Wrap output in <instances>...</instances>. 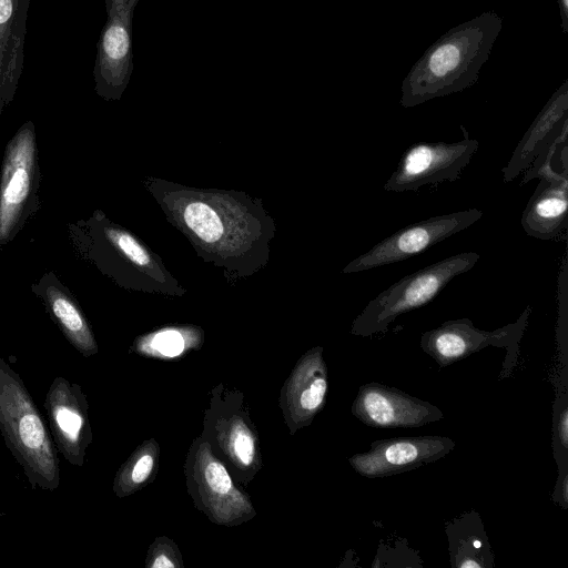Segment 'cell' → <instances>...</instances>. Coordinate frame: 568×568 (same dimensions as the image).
<instances>
[{"label":"cell","instance_id":"1","mask_svg":"<svg viewBox=\"0 0 568 568\" xmlns=\"http://www.w3.org/2000/svg\"><path fill=\"white\" fill-rule=\"evenodd\" d=\"M503 18L485 11L432 43L409 69L400 85L399 103L413 108L473 87L501 31Z\"/></svg>","mask_w":568,"mask_h":568},{"label":"cell","instance_id":"2","mask_svg":"<svg viewBox=\"0 0 568 568\" xmlns=\"http://www.w3.org/2000/svg\"><path fill=\"white\" fill-rule=\"evenodd\" d=\"M0 433L33 488L60 485L51 434L20 375L0 357Z\"/></svg>","mask_w":568,"mask_h":568},{"label":"cell","instance_id":"3","mask_svg":"<svg viewBox=\"0 0 568 568\" xmlns=\"http://www.w3.org/2000/svg\"><path fill=\"white\" fill-rule=\"evenodd\" d=\"M201 435L240 484L263 468L261 440L242 390L224 383L212 388Z\"/></svg>","mask_w":568,"mask_h":568},{"label":"cell","instance_id":"4","mask_svg":"<svg viewBox=\"0 0 568 568\" xmlns=\"http://www.w3.org/2000/svg\"><path fill=\"white\" fill-rule=\"evenodd\" d=\"M478 260L476 252L457 253L402 277L369 301L353 321L351 334L369 337L385 332L398 316L428 304Z\"/></svg>","mask_w":568,"mask_h":568},{"label":"cell","instance_id":"5","mask_svg":"<svg viewBox=\"0 0 568 568\" xmlns=\"http://www.w3.org/2000/svg\"><path fill=\"white\" fill-rule=\"evenodd\" d=\"M194 507L215 525L234 527L256 516L254 505L202 435L190 445L183 465Z\"/></svg>","mask_w":568,"mask_h":568},{"label":"cell","instance_id":"6","mask_svg":"<svg viewBox=\"0 0 568 568\" xmlns=\"http://www.w3.org/2000/svg\"><path fill=\"white\" fill-rule=\"evenodd\" d=\"M531 312L528 306L515 323L494 331L475 327L469 318L444 322L420 336V347L439 367L455 364L488 346L507 349L501 377H508L517 361L519 342L526 329Z\"/></svg>","mask_w":568,"mask_h":568},{"label":"cell","instance_id":"7","mask_svg":"<svg viewBox=\"0 0 568 568\" xmlns=\"http://www.w3.org/2000/svg\"><path fill=\"white\" fill-rule=\"evenodd\" d=\"M464 139L458 142H418L403 153L397 168L383 185L385 191H417L422 186L454 182L469 164L479 148L460 126Z\"/></svg>","mask_w":568,"mask_h":568},{"label":"cell","instance_id":"8","mask_svg":"<svg viewBox=\"0 0 568 568\" xmlns=\"http://www.w3.org/2000/svg\"><path fill=\"white\" fill-rule=\"evenodd\" d=\"M483 216L479 209L435 215L405 226L349 262L342 273H357L420 254L430 246L469 227Z\"/></svg>","mask_w":568,"mask_h":568},{"label":"cell","instance_id":"9","mask_svg":"<svg viewBox=\"0 0 568 568\" xmlns=\"http://www.w3.org/2000/svg\"><path fill=\"white\" fill-rule=\"evenodd\" d=\"M139 0H105L108 20L97 45L93 68L97 93L120 99L133 70L132 18Z\"/></svg>","mask_w":568,"mask_h":568},{"label":"cell","instance_id":"10","mask_svg":"<svg viewBox=\"0 0 568 568\" xmlns=\"http://www.w3.org/2000/svg\"><path fill=\"white\" fill-rule=\"evenodd\" d=\"M456 442L442 435H420L374 440L366 453L348 458L361 476L375 479L410 471L448 455Z\"/></svg>","mask_w":568,"mask_h":568},{"label":"cell","instance_id":"11","mask_svg":"<svg viewBox=\"0 0 568 568\" xmlns=\"http://www.w3.org/2000/svg\"><path fill=\"white\" fill-rule=\"evenodd\" d=\"M54 446L64 459L81 467L92 443L89 403L82 387L64 377H55L44 399Z\"/></svg>","mask_w":568,"mask_h":568},{"label":"cell","instance_id":"12","mask_svg":"<svg viewBox=\"0 0 568 568\" xmlns=\"http://www.w3.org/2000/svg\"><path fill=\"white\" fill-rule=\"evenodd\" d=\"M34 126L24 123L8 144L0 183V244L17 231L34 187Z\"/></svg>","mask_w":568,"mask_h":568},{"label":"cell","instance_id":"13","mask_svg":"<svg viewBox=\"0 0 568 568\" xmlns=\"http://www.w3.org/2000/svg\"><path fill=\"white\" fill-rule=\"evenodd\" d=\"M351 412L373 428H414L444 418V413L429 402L377 382L358 388Z\"/></svg>","mask_w":568,"mask_h":568},{"label":"cell","instance_id":"14","mask_svg":"<svg viewBox=\"0 0 568 568\" xmlns=\"http://www.w3.org/2000/svg\"><path fill=\"white\" fill-rule=\"evenodd\" d=\"M323 352L314 346L303 354L281 388L278 404L292 436L310 426L325 406L328 374Z\"/></svg>","mask_w":568,"mask_h":568},{"label":"cell","instance_id":"15","mask_svg":"<svg viewBox=\"0 0 568 568\" xmlns=\"http://www.w3.org/2000/svg\"><path fill=\"white\" fill-rule=\"evenodd\" d=\"M541 180L529 199L521 225L527 235L539 240L566 239L568 209V175L545 164L531 176Z\"/></svg>","mask_w":568,"mask_h":568},{"label":"cell","instance_id":"16","mask_svg":"<svg viewBox=\"0 0 568 568\" xmlns=\"http://www.w3.org/2000/svg\"><path fill=\"white\" fill-rule=\"evenodd\" d=\"M568 80L552 93L518 142L507 165L503 169L504 182H511L531 166L549 146L568 129Z\"/></svg>","mask_w":568,"mask_h":568},{"label":"cell","instance_id":"17","mask_svg":"<svg viewBox=\"0 0 568 568\" xmlns=\"http://www.w3.org/2000/svg\"><path fill=\"white\" fill-rule=\"evenodd\" d=\"M29 4L30 0H0V113L22 74Z\"/></svg>","mask_w":568,"mask_h":568},{"label":"cell","instance_id":"18","mask_svg":"<svg viewBox=\"0 0 568 568\" xmlns=\"http://www.w3.org/2000/svg\"><path fill=\"white\" fill-rule=\"evenodd\" d=\"M445 531L452 567H494V552L478 513L470 510L460 514L447 523Z\"/></svg>","mask_w":568,"mask_h":568},{"label":"cell","instance_id":"19","mask_svg":"<svg viewBox=\"0 0 568 568\" xmlns=\"http://www.w3.org/2000/svg\"><path fill=\"white\" fill-rule=\"evenodd\" d=\"M44 298L52 318L69 343L85 357L95 355L99 352L98 343L73 298L54 285L45 288Z\"/></svg>","mask_w":568,"mask_h":568},{"label":"cell","instance_id":"20","mask_svg":"<svg viewBox=\"0 0 568 568\" xmlns=\"http://www.w3.org/2000/svg\"><path fill=\"white\" fill-rule=\"evenodd\" d=\"M204 337L197 327H164L139 336L131 352L143 357L161 361H175L202 347Z\"/></svg>","mask_w":568,"mask_h":568},{"label":"cell","instance_id":"21","mask_svg":"<svg viewBox=\"0 0 568 568\" xmlns=\"http://www.w3.org/2000/svg\"><path fill=\"white\" fill-rule=\"evenodd\" d=\"M160 445L153 437L143 440L118 469L112 489L129 497L154 481L160 465Z\"/></svg>","mask_w":568,"mask_h":568},{"label":"cell","instance_id":"22","mask_svg":"<svg viewBox=\"0 0 568 568\" xmlns=\"http://www.w3.org/2000/svg\"><path fill=\"white\" fill-rule=\"evenodd\" d=\"M183 224L203 244L217 246L230 243V235L242 234L214 204L203 199H191L180 210Z\"/></svg>","mask_w":568,"mask_h":568},{"label":"cell","instance_id":"23","mask_svg":"<svg viewBox=\"0 0 568 568\" xmlns=\"http://www.w3.org/2000/svg\"><path fill=\"white\" fill-rule=\"evenodd\" d=\"M552 447L558 470L568 468V397L566 393L559 394L554 406Z\"/></svg>","mask_w":568,"mask_h":568},{"label":"cell","instance_id":"24","mask_svg":"<svg viewBox=\"0 0 568 568\" xmlns=\"http://www.w3.org/2000/svg\"><path fill=\"white\" fill-rule=\"evenodd\" d=\"M146 568H183L182 554L176 542L166 537H156L148 548Z\"/></svg>","mask_w":568,"mask_h":568},{"label":"cell","instance_id":"25","mask_svg":"<svg viewBox=\"0 0 568 568\" xmlns=\"http://www.w3.org/2000/svg\"><path fill=\"white\" fill-rule=\"evenodd\" d=\"M109 239L133 263L140 266H149L151 258L144 247L129 233L111 229Z\"/></svg>","mask_w":568,"mask_h":568},{"label":"cell","instance_id":"26","mask_svg":"<svg viewBox=\"0 0 568 568\" xmlns=\"http://www.w3.org/2000/svg\"><path fill=\"white\" fill-rule=\"evenodd\" d=\"M552 499L559 504L564 509L568 505V468L560 469L557 478L555 491L552 493Z\"/></svg>","mask_w":568,"mask_h":568},{"label":"cell","instance_id":"27","mask_svg":"<svg viewBox=\"0 0 568 568\" xmlns=\"http://www.w3.org/2000/svg\"><path fill=\"white\" fill-rule=\"evenodd\" d=\"M560 16V27L564 34L568 33V0H557Z\"/></svg>","mask_w":568,"mask_h":568}]
</instances>
